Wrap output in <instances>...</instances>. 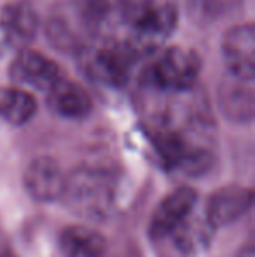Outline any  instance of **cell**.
<instances>
[{
	"instance_id": "cell-8",
	"label": "cell",
	"mask_w": 255,
	"mask_h": 257,
	"mask_svg": "<svg viewBox=\"0 0 255 257\" xmlns=\"http://www.w3.org/2000/svg\"><path fill=\"white\" fill-rule=\"evenodd\" d=\"M39 27V14L28 0H11L0 9V32L13 48H27L35 39Z\"/></svg>"
},
{
	"instance_id": "cell-5",
	"label": "cell",
	"mask_w": 255,
	"mask_h": 257,
	"mask_svg": "<svg viewBox=\"0 0 255 257\" xmlns=\"http://www.w3.org/2000/svg\"><path fill=\"white\" fill-rule=\"evenodd\" d=\"M86 56V67L93 79L103 84L119 88L131 77L133 67L140 53L129 41H105L102 44H93Z\"/></svg>"
},
{
	"instance_id": "cell-10",
	"label": "cell",
	"mask_w": 255,
	"mask_h": 257,
	"mask_svg": "<svg viewBox=\"0 0 255 257\" xmlns=\"http://www.w3.org/2000/svg\"><path fill=\"white\" fill-rule=\"evenodd\" d=\"M25 187L34 200L42 203L62 200L67 189V175L53 158H37L25 172Z\"/></svg>"
},
{
	"instance_id": "cell-18",
	"label": "cell",
	"mask_w": 255,
	"mask_h": 257,
	"mask_svg": "<svg viewBox=\"0 0 255 257\" xmlns=\"http://www.w3.org/2000/svg\"><path fill=\"white\" fill-rule=\"evenodd\" d=\"M239 257H253V248H252V243H248L241 252H239Z\"/></svg>"
},
{
	"instance_id": "cell-6",
	"label": "cell",
	"mask_w": 255,
	"mask_h": 257,
	"mask_svg": "<svg viewBox=\"0 0 255 257\" xmlns=\"http://www.w3.org/2000/svg\"><path fill=\"white\" fill-rule=\"evenodd\" d=\"M11 79L18 84L32 86L48 93L56 82L63 79V70L55 60L30 49H21L11 63Z\"/></svg>"
},
{
	"instance_id": "cell-13",
	"label": "cell",
	"mask_w": 255,
	"mask_h": 257,
	"mask_svg": "<svg viewBox=\"0 0 255 257\" xmlns=\"http://www.w3.org/2000/svg\"><path fill=\"white\" fill-rule=\"evenodd\" d=\"M48 105L62 117L81 119L91 112L93 100L81 84L63 77L48 91Z\"/></svg>"
},
{
	"instance_id": "cell-2",
	"label": "cell",
	"mask_w": 255,
	"mask_h": 257,
	"mask_svg": "<svg viewBox=\"0 0 255 257\" xmlns=\"http://www.w3.org/2000/svg\"><path fill=\"white\" fill-rule=\"evenodd\" d=\"M117 13L131 28L128 41L140 54L159 48L173 34L178 21L177 7L159 0H119Z\"/></svg>"
},
{
	"instance_id": "cell-11",
	"label": "cell",
	"mask_w": 255,
	"mask_h": 257,
	"mask_svg": "<svg viewBox=\"0 0 255 257\" xmlns=\"http://www.w3.org/2000/svg\"><path fill=\"white\" fill-rule=\"evenodd\" d=\"M197 201V193L192 187H178L170 193L156 208L150 219V236L154 240L166 238L192 213Z\"/></svg>"
},
{
	"instance_id": "cell-14",
	"label": "cell",
	"mask_w": 255,
	"mask_h": 257,
	"mask_svg": "<svg viewBox=\"0 0 255 257\" xmlns=\"http://www.w3.org/2000/svg\"><path fill=\"white\" fill-rule=\"evenodd\" d=\"M60 250L63 257H103L105 238L86 226H68L60 234Z\"/></svg>"
},
{
	"instance_id": "cell-1",
	"label": "cell",
	"mask_w": 255,
	"mask_h": 257,
	"mask_svg": "<svg viewBox=\"0 0 255 257\" xmlns=\"http://www.w3.org/2000/svg\"><path fill=\"white\" fill-rule=\"evenodd\" d=\"M110 0H67L56 6L46 23V35L58 51L84 54L112 14Z\"/></svg>"
},
{
	"instance_id": "cell-16",
	"label": "cell",
	"mask_w": 255,
	"mask_h": 257,
	"mask_svg": "<svg viewBox=\"0 0 255 257\" xmlns=\"http://www.w3.org/2000/svg\"><path fill=\"white\" fill-rule=\"evenodd\" d=\"M211 234H213V227L208 224L206 217H203V219H194L191 213L170 236L173 238L175 245H177L182 252L196 254V252L204 250V248L210 245Z\"/></svg>"
},
{
	"instance_id": "cell-7",
	"label": "cell",
	"mask_w": 255,
	"mask_h": 257,
	"mask_svg": "<svg viewBox=\"0 0 255 257\" xmlns=\"http://www.w3.org/2000/svg\"><path fill=\"white\" fill-rule=\"evenodd\" d=\"M222 56L225 74L255 81V32L252 23L238 25L224 35Z\"/></svg>"
},
{
	"instance_id": "cell-4",
	"label": "cell",
	"mask_w": 255,
	"mask_h": 257,
	"mask_svg": "<svg viewBox=\"0 0 255 257\" xmlns=\"http://www.w3.org/2000/svg\"><path fill=\"white\" fill-rule=\"evenodd\" d=\"M63 198H67L75 212L89 219H102L112 208L114 184L103 170L82 168L67 177Z\"/></svg>"
},
{
	"instance_id": "cell-3",
	"label": "cell",
	"mask_w": 255,
	"mask_h": 257,
	"mask_svg": "<svg viewBox=\"0 0 255 257\" xmlns=\"http://www.w3.org/2000/svg\"><path fill=\"white\" fill-rule=\"evenodd\" d=\"M201 72V58L184 46H173L161 53L143 72L147 88L161 93L184 95L196 86Z\"/></svg>"
},
{
	"instance_id": "cell-12",
	"label": "cell",
	"mask_w": 255,
	"mask_h": 257,
	"mask_svg": "<svg viewBox=\"0 0 255 257\" xmlns=\"http://www.w3.org/2000/svg\"><path fill=\"white\" fill-rule=\"evenodd\" d=\"M253 201V193L248 187L241 186H225L220 187L211 194L210 201L206 205V217L208 224L213 229L225 227L234 224L238 219H241L250 210Z\"/></svg>"
},
{
	"instance_id": "cell-9",
	"label": "cell",
	"mask_w": 255,
	"mask_h": 257,
	"mask_svg": "<svg viewBox=\"0 0 255 257\" xmlns=\"http://www.w3.org/2000/svg\"><path fill=\"white\" fill-rule=\"evenodd\" d=\"M218 108L225 119L238 124H246L255 114L253 79H241L225 74L218 84Z\"/></svg>"
},
{
	"instance_id": "cell-17",
	"label": "cell",
	"mask_w": 255,
	"mask_h": 257,
	"mask_svg": "<svg viewBox=\"0 0 255 257\" xmlns=\"http://www.w3.org/2000/svg\"><path fill=\"white\" fill-rule=\"evenodd\" d=\"M243 0H184L189 16L197 25H206L231 14Z\"/></svg>"
},
{
	"instance_id": "cell-15",
	"label": "cell",
	"mask_w": 255,
	"mask_h": 257,
	"mask_svg": "<svg viewBox=\"0 0 255 257\" xmlns=\"http://www.w3.org/2000/svg\"><path fill=\"white\" fill-rule=\"evenodd\" d=\"M37 112V102L28 91L14 86H0V119L9 124H27Z\"/></svg>"
}]
</instances>
